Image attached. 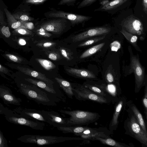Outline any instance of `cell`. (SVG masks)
<instances>
[{"label":"cell","mask_w":147,"mask_h":147,"mask_svg":"<svg viewBox=\"0 0 147 147\" xmlns=\"http://www.w3.org/2000/svg\"><path fill=\"white\" fill-rule=\"evenodd\" d=\"M35 30L37 34L40 36L49 37L52 35V34L38 25L36 27Z\"/></svg>","instance_id":"cell-33"},{"label":"cell","mask_w":147,"mask_h":147,"mask_svg":"<svg viewBox=\"0 0 147 147\" xmlns=\"http://www.w3.org/2000/svg\"><path fill=\"white\" fill-rule=\"evenodd\" d=\"M14 18L19 21L30 22L34 20V18L32 17L26 13L18 12L15 14H12Z\"/></svg>","instance_id":"cell-31"},{"label":"cell","mask_w":147,"mask_h":147,"mask_svg":"<svg viewBox=\"0 0 147 147\" xmlns=\"http://www.w3.org/2000/svg\"><path fill=\"white\" fill-rule=\"evenodd\" d=\"M144 95L142 98V102L144 108L145 118L147 119V84L145 86Z\"/></svg>","instance_id":"cell-35"},{"label":"cell","mask_w":147,"mask_h":147,"mask_svg":"<svg viewBox=\"0 0 147 147\" xmlns=\"http://www.w3.org/2000/svg\"><path fill=\"white\" fill-rule=\"evenodd\" d=\"M100 1L102 0H83L77 7L78 9H80L90 5L97 1Z\"/></svg>","instance_id":"cell-38"},{"label":"cell","mask_w":147,"mask_h":147,"mask_svg":"<svg viewBox=\"0 0 147 147\" xmlns=\"http://www.w3.org/2000/svg\"><path fill=\"white\" fill-rule=\"evenodd\" d=\"M24 72L27 75L44 81L49 84L52 85L54 83L53 82L47 78L45 74L40 72L28 69H25Z\"/></svg>","instance_id":"cell-27"},{"label":"cell","mask_w":147,"mask_h":147,"mask_svg":"<svg viewBox=\"0 0 147 147\" xmlns=\"http://www.w3.org/2000/svg\"><path fill=\"white\" fill-rule=\"evenodd\" d=\"M131 3V0H112L104 6H100L95 9L94 12L100 11L106 12L113 15L119 11L128 8Z\"/></svg>","instance_id":"cell-13"},{"label":"cell","mask_w":147,"mask_h":147,"mask_svg":"<svg viewBox=\"0 0 147 147\" xmlns=\"http://www.w3.org/2000/svg\"><path fill=\"white\" fill-rule=\"evenodd\" d=\"M58 111L70 116L68 118V123L70 126L88 125L97 121L101 117L98 113L81 110L60 109Z\"/></svg>","instance_id":"cell-3"},{"label":"cell","mask_w":147,"mask_h":147,"mask_svg":"<svg viewBox=\"0 0 147 147\" xmlns=\"http://www.w3.org/2000/svg\"><path fill=\"white\" fill-rule=\"evenodd\" d=\"M4 10L8 22L11 27L13 29H16L20 27L21 25V22L20 21H17L6 9L5 8Z\"/></svg>","instance_id":"cell-30"},{"label":"cell","mask_w":147,"mask_h":147,"mask_svg":"<svg viewBox=\"0 0 147 147\" xmlns=\"http://www.w3.org/2000/svg\"><path fill=\"white\" fill-rule=\"evenodd\" d=\"M120 32L136 49L139 51H140V49L137 44L138 37L136 36L129 33L123 29H122L120 31Z\"/></svg>","instance_id":"cell-29"},{"label":"cell","mask_w":147,"mask_h":147,"mask_svg":"<svg viewBox=\"0 0 147 147\" xmlns=\"http://www.w3.org/2000/svg\"><path fill=\"white\" fill-rule=\"evenodd\" d=\"M17 28H18L17 30L18 32L20 34L22 35L33 34L32 32L28 29L20 27Z\"/></svg>","instance_id":"cell-44"},{"label":"cell","mask_w":147,"mask_h":147,"mask_svg":"<svg viewBox=\"0 0 147 147\" xmlns=\"http://www.w3.org/2000/svg\"><path fill=\"white\" fill-rule=\"evenodd\" d=\"M55 79L68 97L71 99H73L74 94L72 90V87L71 83L61 78L56 77Z\"/></svg>","instance_id":"cell-24"},{"label":"cell","mask_w":147,"mask_h":147,"mask_svg":"<svg viewBox=\"0 0 147 147\" xmlns=\"http://www.w3.org/2000/svg\"><path fill=\"white\" fill-rule=\"evenodd\" d=\"M1 65L0 64V69L1 68Z\"/></svg>","instance_id":"cell-52"},{"label":"cell","mask_w":147,"mask_h":147,"mask_svg":"<svg viewBox=\"0 0 147 147\" xmlns=\"http://www.w3.org/2000/svg\"><path fill=\"white\" fill-rule=\"evenodd\" d=\"M126 106L132 112L137 121L144 131L147 134L145 121L142 113L131 100L127 101Z\"/></svg>","instance_id":"cell-20"},{"label":"cell","mask_w":147,"mask_h":147,"mask_svg":"<svg viewBox=\"0 0 147 147\" xmlns=\"http://www.w3.org/2000/svg\"><path fill=\"white\" fill-rule=\"evenodd\" d=\"M127 101L125 96H121L115 103L114 111L109 125L110 131H113L117 129L119 122V118L121 113L127 106Z\"/></svg>","instance_id":"cell-14"},{"label":"cell","mask_w":147,"mask_h":147,"mask_svg":"<svg viewBox=\"0 0 147 147\" xmlns=\"http://www.w3.org/2000/svg\"><path fill=\"white\" fill-rule=\"evenodd\" d=\"M111 47L112 51H117L120 47V44L117 41H115L111 44Z\"/></svg>","instance_id":"cell-45"},{"label":"cell","mask_w":147,"mask_h":147,"mask_svg":"<svg viewBox=\"0 0 147 147\" xmlns=\"http://www.w3.org/2000/svg\"><path fill=\"white\" fill-rule=\"evenodd\" d=\"M110 0H102L99 2L100 6H104L107 4L110 1Z\"/></svg>","instance_id":"cell-50"},{"label":"cell","mask_w":147,"mask_h":147,"mask_svg":"<svg viewBox=\"0 0 147 147\" xmlns=\"http://www.w3.org/2000/svg\"><path fill=\"white\" fill-rule=\"evenodd\" d=\"M72 90L76 98L79 100H89L100 104L111 103V102L86 88L82 85H78L72 87Z\"/></svg>","instance_id":"cell-9"},{"label":"cell","mask_w":147,"mask_h":147,"mask_svg":"<svg viewBox=\"0 0 147 147\" xmlns=\"http://www.w3.org/2000/svg\"><path fill=\"white\" fill-rule=\"evenodd\" d=\"M111 31V28L107 26L90 28L74 36L72 40L74 42L80 41L91 37L106 34Z\"/></svg>","instance_id":"cell-12"},{"label":"cell","mask_w":147,"mask_h":147,"mask_svg":"<svg viewBox=\"0 0 147 147\" xmlns=\"http://www.w3.org/2000/svg\"><path fill=\"white\" fill-rule=\"evenodd\" d=\"M25 80L33 85L39 87L46 91L51 94H56L55 91L53 87L51 85L46 82L31 78L26 79Z\"/></svg>","instance_id":"cell-23"},{"label":"cell","mask_w":147,"mask_h":147,"mask_svg":"<svg viewBox=\"0 0 147 147\" xmlns=\"http://www.w3.org/2000/svg\"><path fill=\"white\" fill-rule=\"evenodd\" d=\"M21 23V25L20 27L29 29V30H32L34 29L35 27V25L34 23L32 21L28 22L23 21H20Z\"/></svg>","instance_id":"cell-37"},{"label":"cell","mask_w":147,"mask_h":147,"mask_svg":"<svg viewBox=\"0 0 147 147\" xmlns=\"http://www.w3.org/2000/svg\"><path fill=\"white\" fill-rule=\"evenodd\" d=\"M105 44L104 42L100 43L88 49L82 54L80 58H84L95 54Z\"/></svg>","instance_id":"cell-28"},{"label":"cell","mask_w":147,"mask_h":147,"mask_svg":"<svg viewBox=\"0 0 147 147\" xmlns=\"http://www.w3.org/2000/svg\"><path fill=\"white\" fill-rule=\"evenodd\" d=\"M127 108L128 117L124 123L125 134L139 141L142 147H147V134L142 129L132 111Z\"/></svg>","instance_id":"cell-2"},{"label":"cell","mask_w":147,"mask_h":147,"mask_svg":"<svg viewBox=\"0 0 147 147\" xmlns=\"http://www.w3.org/2000/svg\"><path fill=\"white\" fill-rule=\"evenodd\" d=\"M47 54L49 59L54 61H57L60 59L59 53L56 52L49 51L47 52Z\"/></svg>","instance_id":"cell-39"},{"label":"cell","mask_w":147,"mask_h":147,"mask_svg":"<svg viewBox=\"0 0 147 147\" xmlns=\"http://www.w3.org/2000/svg\"><path fill=\"white\" fill-rule=\"evenodd\" d=\"M6 55L9 57L11 60L13 61L17 62L18 61V59L17 57L13 55L7 54Z\"/></svg>","instance_id":"cell-49"},{"label":"cell","mask_w":147,"mask_h":147,"mask_svg":"<svg viewBox=\"0 0 147 147\" xmlns=\"http://www.w3.org/2000/svg\"><path fill=\"white\" fill-rule=\"evenodd\" d=\"M36 61L46 70H49L54 69L55 65L51 61L45 59L36 58Z\"/></svg>","instance_id":"cell-32"},{"label":"cell","mask_w":147,"mask_h":147,"mask_svg":"<svg viewBox=\"0 0 147 147\" xmlns=\"http://www.w3.org/2000/svg\"><path fill=\"white\" fill-rule=\"evenodd\" d=\"M130 73L133 72L135 76V93L138 92L142 88L147 84L145 79L144 71L139 59L135 56L131 57Z\"/></svg>","instance_id":"cell-11"},{"label":"cell","mask_w":147,"mask_h":147,"mask_svg":"<svg viewBox=\"0 0 147 147\" xmlns=\"http://www.w3.org/2000/svg\"><path fill=\"white\" fill-rule=\"evenodd\" d=\"M10 110L7 108L5 107L0 102V115H5L9 112Z\"/></svg>","instance_id":"cell-46"},{"label":"cell","mask_w":147,"mask_h":147,"mask_svg":"<svg viewBox=\"0 0 147 147\" xmlns=\"http://www.w3.org/2000/svg\"><path fill=\"white\" fill-rule=\"evenodd\" d=\"M122 12L115 19L121 20L119 25L122 29L133 34L140 35L144 33L142 22L134 14L131 9L128 8Z\"/></svg>","instance_id":"cell-1"},{"label":"cell","mask_w":147,"mask_h":147,"mask_svg":"<svg viewBox=\"0 0 147 147\" xmlns=\"http://www.w3.org/2000/svg\"><path fill=\"white\" fill-rule=\"evenodd\" d=\"M106 79L107 83H113L114 79L112 75L110 73H108L106 76Z\"/></svg>","instance_id":"cell-48"},{"label":"cell","mask_w":147,"mask_h":147,"mask_svg":"<svg viewBox=\"0 0 147 147\" xmlns=\"http://www.w3.org/2000/svg\"><path fill=\"white\" fill-rule=\"evenodd\" d=\"M0 98L4 104L7 105L20 106L22 102L21 98L16 96L9 88L1 86Z\"/></svg>","instance_id":"cell-18"},{"label":"cell","mask_w":147,"mask_h":147,"mask_svg":"<svg viewBox=\"0 0 147 147\" xmlns=\"http://www.w3.org/2000/svg\"><path fill=\"white\" fill-rule=\"evenodd\" d=\"M1 32L2 34L6 37H8L10 36L11 33L8 27L3 26L1 29Z\"/></svg>","instance_id":"cell-47"},{"label":"cell","mask_w":147,"mask_h":147,"mask_svg":"<svg viewBox=\"0 0 147 147\" xmlns=\"http://www.w3.org/2000/svg\"><path fill=\"white\" fill-rule=\"evenodd\" d=\"M86 127L82 126H71L58 127L57 129L63 133H72L75 135L82 132Z\"/></svg>","instance_id":"cell-26"},{"label":"cell","mask_w":147,"mask_h":147,"mask_svg":"<svg viewBox=\"0 0 147 147\" xmlns=\"http://www.w3.org/2000/svg\"><path fill=\"white\" fill-rule=\"evenodd\" d=\"M47 123L57 128L70 126L68 123V118L61 117L57 112L53 111L41 110Z\"/></svg>","instance_id":"cell-15"},{"label":"cell","mask_w":147,"mask_h":147,"mask_svg":"<svg viewBox=\"0 0 147 147\" xmlns=\"http://www.w3.org/2000/svg\"><path fill=\"white\" fill-rule=\"evenodd\" d=\"M134 14L142 22L147 21V0H137L134 9Z\"/></svg>","instance_id":"cell-19"},{"label":"cell","mask_w":147,"mask_h":147,"mask_svg":"<svg viewBox=\"0 0 147 147\" xmlns=\"http://www.w3.org/2000/svg\"><path fill=\"white\" fill-rule=\"evenodd\" d=\"M7 140L0 129V147H8Z\"/></svg>","instance_id":"cell-42"},{"label":"cell","mask_w":147,"mask_h":147,"mask_svg":"<svg viewBox=\"0 0 147 147\" xmlns=\"http://www.w3.org/2000/svg\"><path fill=\"white\" fill-rule=\"evenodd\" d=\"M14 112L28 118L47 123L41 110L19 106L13 110Z\"/></svg>","instance_id":"cell-16"},{"label":"cell","mask_w":147,"mask_h":147,"mask_svg":"<svg viewBox=\"0 0 147 147\" xmlns=\"http://www.w3.org/2000/svg\"><path fill=\"white\" fill-rule=\"evenodd\" d=\"M38 25L48 32L58 34L69 28L71 24L64 18H45L38 21Z\"/></svg>","instance_id":"cell-6"},{"label":"cell","mask_w":147,"mask_h":147,"mask_svg":"<svg viewBox=\"0 0 147 147\" xmlns=\"http://www.w3.org/2000/svg\"><path fill=\"white\" fill-rule=\"evenodd\" d=\"M105 37V35H103L99 37L93 38L79 44L78 47H82L91 45L93 44L103 40Z\"/></svg>","instance_id":"cell-34"},{"label":"cell","mask_w":147,"mask_h":147,"mask_svg":"<svg viewBox=\"0 0 147 147\" xmlns=\"http://www.w3.org/2000/svg\"><path fill=\"white\" fill-rule=\"evenodd\" d=\"M66 70L69 73L78 77L92 79L96 78L95 75L92 72L87 70L70 67H67Z\"/></svg>","instance_id":"cell-21"},{"label":"cell","mask_w":147,"mask_h":147,"mask_svg":"<svg viewBox=\"0 0 147 147\" xmlns=\"http://www.w3.org/2000/svg\"><path fill=\"white\" fill-rule=\"evenodd\" d=\"M19 91L27 98L33 100L39 104L49 106L57 105L56 103L49 97L45 92L34 85L21 84Z\"/></svg>","instance_id":"cell-4"},{"label":"cell","mask_w":147,"mask_h":147,"mask_svg":"<svg viewBox=\"0 0 147 147\" xmlns=\"http://www.w3.org/2000/svg\"><path fill=\"white\" fill-rule=\"evenodd\" d=\"M49 0H26L25 3L34 5H39L43 4Z\"/></svg>","instance_id":"cell-43"},{"label":"cell","mask_w":147,"mask_h":147,"mask_svg":"<svg viewBox=\"0 0 147 147\" xmlns=\"http://www.w3.org/2000/svg\"><path fill=\"white\" fill-rule=\"evenodd\" d=\"M4 117L6 120L9 122L29 127L35 130H43L45 126L44 122L25 117L11 110L4 115Z\"/></svg>","instance_id":"cell-8"},{"label":"cell","mask_w":147,"mask_h":147,"mask_svg":"<svg viewBox=\"0 0 147 147\" xmlns=\"http://www.w3.org/2000/svg\"><path fill=\"white\" fill-rule=\"evenodd\" d=\"M18 140L26 143L36 144L39 146L51 144L69 140H82L80 137L57 136L37 135H25L17 138Z\"/></svg>","instance_id":"cell-5"},{"label":"cell","mask_w":147,"mask_h":147,"mask_svg":"<svg viewBox=\"0 0 147 147\" xmlns=\"http://www.w3.org/2000/svg\"><path fill=\"white\" fill-rule=\"evenodd\" d=\"M82 85L94 93L110 100L112 102L110 98L109 95L99 87L96 86L95 83L92 84L85 82Z\"/></svg>","instance_id":"cell-25"},{"label":"cell","mask_w":147,"mask_h":147,"mask_svg":"<svg viewBox=\"0 0 147 147\" xmlns=\"http://www.w3.org/2000/svg\"><path fill=\"white\" fill-rule=\"evenodd\" d=\"M19 43L21 45H25L26 43V41L24 39H20L19 41Z\"/></svg>","instance_id":"cell-51"},{"label":"cell","mask_w":147,"mask_h":147,"mask_svg":"<svg viewBox=\"0 0 147 147\" xmlns=\"http://www.w3.org/2000/svg\"><path fill=\"white\" fill-rule=\"evenodd\" d=\"M78 0H61L58 5H66L68 6H74Z\"/></svg>","instance_id":"cell-41"},{"label":"cell","mask_w":147,"mask_h":147,"mask_svg":"<svg viewBox=\"0 0 147 147\" xmlns=\"http://www.w3.org/2000/svg\"><path fill=\"white\" fill-rule=\"evenodd\" d=\"M110 97L112 103H115L121 94V91L119 86L113 83L106 84H95Z\"/></svg>","instance_id":"cell-17"},{"label":"cell","mask_w":147,"mask_h":147,"mask_svg":"<svg viewBox=\"0 0 147 147\" xmlns=\"http://www.w3.org/2000/svg\"><path fill=\"white\" fill-rule=\"evenodd\" d=\"M44 15L47 18H62L69 21L72 26L84 23L91 19V16L77 14L63 11L58 10L50 8L49 10L45 12Z\"/></svg>","instance_id":"cell-7"},{"label":"cell","mask_w":147,"mask_h":147,"mask_svg":"<svg viewBox=\"0 0 147 147\" xmlns=\"http://www.w3.org/2000/svg\"><path fill=\"white\" fill-rule=\"evenodd\" d=\"M113 133V131L105 127L92 128L86 127L82 132L74 135L82 139V142L80 144L83 145L89 143L90 141H93V139L96 137H111V135Z\"/></svg>","instance_id":"cell-10"},{"label":"cell","mask_w":147,"mask_h":147,"mask_svg":"<svg viewBox=\"0 0 147 147\" xmlns=\"http://www.w3.org/2000/svg\"><path fill=\"white\" fill-rule=\"evenodd\" d=\"M97 140L99 141L103 144L116 147H131L132 146H129L124 143L118 142L111 138H103L100 137H96L93 139V141Z\"/></svg>","instance_id":"cell-22"},{"label":"cell","mask_w":147,"mask_h":147,"mask_svg":"<svg viewBox=\"0 0 147 147\" xmlns=\"http://www.w3.org/2000/svg\"><path fill=\"white\" fill-rule=\"evenodd\" d=\"M59 51L62 55L67 60L70 61L71 59V56L70 53L66 49L63 47H60Z\"/></svg>","instance_id":"cell-40"},{"label":"cell","mask_w":147,"mask_h":147,"mask_svg":"<svg viewBox=\"0 0 147 147\" xmlns=\"http://www.w3.org/2000/svg\"><path fill=\"white\" fill-rule=\"evenodd\" d=\"M56 44V43L55 42L49 41H44L38 42L36 45L41 47L48 48L52 47Z\"/></svg>","instance_id":"cell-36"}]
</instances>
